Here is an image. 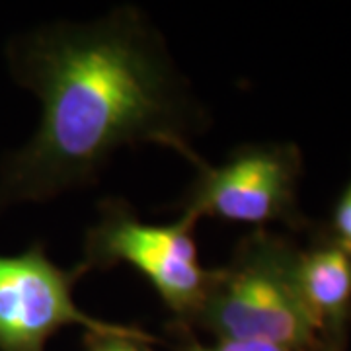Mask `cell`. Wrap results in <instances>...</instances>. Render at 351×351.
Here are the masks:
<instances>
[{
	"label": "cell",
	"instance_id": "6da1fadb",
	"mask_svg": "<svg viewBox=\"0 0 351 351\" xmlns=\"http://www.w3.org/2000/svg\"><path fill=\"white\" fill-rule=\"evenodd\" d=\"M16 71L43 112L32 143L8 164L4 199L86 186L127 145L156 143L203 164L188 143L191 108L162 41L133 8L39 29L20 43Z\"/></svg>",
	"mask_w": 351,
	"mask_h": 351
},
{
	"label": "cell",
	"instance_id": "5b68a950",
	"mask_svg": "<svg viewBox=\"0 0 351 351\" xmlns=\"http://www.w3.org/2000/svg\"><path fill=\"white\" fill-rule=\"evenodd\" d=\"M197 170L199 176L184 201L186 217L262 226L295 215L301 160L291 147H242L223 164L203 162Z\"/></svg>",
	"mask_w": 351,
	"mask_h": 351
},
{
	"label": "cell",
	"instance_id": "ba28073f",
	"mask_svg": "<svg viewBox=\"0 0 351 351\" xmlns=\"http://www.w3.org/2000/svg\"><path fill=\"white\" fill-rule=\"evenodd\" d=\"M182 351H289L269 343L260 341H232V339H217L213 346H203L199 341H188Z\"/></svg>",
	"mask_w": 351,
	"mask_h": 351
},
{
	"label": "cell",
	"instance_id": "52a82bcc",
	"mask_svg": "<svg viewBox=\"0 0 351 351\" xmlns=\"http://www.w3.org/2000/svg\"><path fill=\"white\" fill-rule=\"evenodd\" d=\"M332 230H334V242L339 248L351 254V182L336 203Z\"/></svg>",
	"mask_w": 351,
	"mask_h": 351
},
{
	"label": "cell",
	"instance_id": "3957f363",
	"mask_svg": "<svg viewBox=\"0 0 351 351\" xmlns=\"http://www.w3.org/2000/svg\"><path fill=\"white\" fill-rule=\"evenodd\" d=\"M195 225L186 215L172 225H147L127 203L108 201L86 232L84 258L75 269L84 276L90 269L127 263L151 283L180 322L189 324L211 279V269L199 263Z\"/></svg>",
	"mask_w": 351,
	"mask_h": 351
},
{
	"label": "cell",
	"instance_id": "9c48e42d",
	"mask_svg": "<svg viewBox=\"0 0 351 351\" xmlns=\"http://www.w3.org/2000/svg\"><path fill=\"white\" fill-rule=\"evenodd\" d=\"M90 346L86 351H147L143 348L145 341H138L133 338L123 336H100V334H90Z\"/></svg>",
	"mask_w": 351,
	"mask_h": 351
},
{
	"label": "cell",
	"instance_id": "277c9868",
	"mask_svg": "<svg viewBox=\"0 0 351 351\" xmlns=\"http://www.w3.org/2000/svg\"><path fill=\"white\" fill-rule=\"evenodd\" d=\"M78 277L76 269L57 267L41 246L18 256H0V351H43L45 341L64 326H84L100 336L154 339L141 330L82 313L73 299Z\"/></svg>",
	"mask_w": 351,
	"mask_h": 351
},
{
	"label": "cell",
	"instance_id": "8992f818",
	"mask_svg": "<svg viewBox=\"0 0 351 351\" xmlns=\"http://www.w3.org/2000/svg\"><path fill=\"white\" fill-rule=\"evenodd\" d=\"M295 285L322 334L336 332L351 313V254L334 240L295 254Z\"/></svg>",
	"mask_w": 351,
	"mask_h": 351
},
{
	"label": "cell",
	"instance_id": "7a4b0ae2",
	"mask_svg": "<svg viewBox=\"0 0 351 351\" xmlns=\"http://www.w3.org/2000/svg\"><path fill=\"white\" fill-rule=\"evenodd\" d=\"M295 254L283 240L263 230L240 240L228 263L211 269L205 297L189 326L203 328L217 339L311 350L322 332L295 285Z\"/></svg>",
	"mask_w": 351,
	"mask_h": 351
}]
</instances>
